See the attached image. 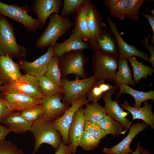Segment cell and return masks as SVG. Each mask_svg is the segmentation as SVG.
Segmentation results:
<instances>
[{"label": "cell", "mask_w": 154, "mask_h": 154, "mask_svg": "<svg viewBox=\"0 0 154 154\" xmlns=\"http://www.w3.org/2000/svg\"><path fill=\"white\" fill-rule=\"evenodd\" d=\"M49 17V23L36 41V45L37 48L53 46L57 40L66 34L73 25L68 17L58 13H53Z\"/></svg>", "instance_id": "obj_1"}, {"label": "cell", "mask_w": 154, "mask_h": 154, "mask_svg": "<svg viewBox=\"0 0 154 154\" xmlns=\"http://www.w3.org/2000/svg\"><path fill=\"white\" fill-rule=\"evenodd\" d=\"M29 131L34 137L32 154H35L43 143L50 145L56 151L62 142L61 135L54 127L51 121L46 120L42 117L33 123Z\"/></svg>", "instance_id": "obj_2"}, {"label": "cell", "mask_w": 154, "mask_h": 154, "mask_svg": "<svg viewBox=\"0 0 154 154\" xmlns=\"http://www.w3.org/2000/svg\"><path fill=\"white\" fill-rule=\"evenodd\" d=\"M27 52L26 48L17 43L12 25L1 15L0 19V55H7L11 58H21L24 56Z\"/></svg>", "instance_id": "obj_3"}, {"label": "cell", "mask_w": 154, "mask_h": 154, "mask_svg": "<svg viewBox=\"0 0 154 154\" xmlns=\"http://www.w3.org/2000/svg\"><path fill=\"white\" fill-rule=\"evenodd\" d=\"M3 93H17L40 99L44 96L39 87L38 79L29 74L22 75L19 78L6 85L0 86Z\"/></svg>", "instance_id": "obj_4"}, {"label": "cell", "mask_w": 154, "mask_h": 154, "mask_svg": "<svg viewBox=\"0 0 154 154\" xmlns=\"http://www.w3.org/2000/svg\"><path fill=\"white\" fill-rule=\"evenodd\" d=\"M118 58L94 51L92 63L94 76L96 80L115 82L118 68Z\"/></svg>", "instance_id": "obj_5"}, {"label": "cell", "mask_w": 154, "mask_h": 154, "mask_svg": "<svg viewBox=\"0 0 154 154\" xmlns=\"http://www.w3.org/2000/svg\"><path fill=\"white\" fill-rule=\"evenodd\" d=\"M96 80L94 76L82 79L76 76L73 80L62 79V88L64 91V102L69 105L84 98Z\"/></svg>", "instance_id": "obj_6"}, {"label": "cell", "mask_w": 154, "mask_h": 154, "mask_svg": "<svg viewBox=\"0 0 154 154\" xmlns=\"http://www.w3.org/2000/svg\"><path fill=\"white\" fill-rule=\"evenodd\" d=\"M30 9L27 6L9 5L0 1V15L8 17L22 24L29 32H35L42 27L37 19L28 13Z\"/></svg>", "instance_id": "obj_7"}, {"label": "cell", "mask_w": 154, "mask_h": 154, "mask_svg": "<svg viewBox=\"0 0 154 154\" xmlns=\"http://www.w3.org/2000/svg\"><path fill=\"white\" fill-rule=\"evenodd\" d=\"M82 51H72L59 58L58 65L62 76L73 74L83 79L86 78L84 68L87 60Z\"/></svg>", "instance_id": "obj_8"}, {"label": "cell", "mask_w": 154, "mask_h": 154, "mask_svg": "<svg viewBox=\"0 0 154 154\" xmlns=\"http://www.w3.org/2000/svg\"><path fill=\"white\" fill-rule=\"evenodd\" d=\"M87 94L83 98L73 102L71 106L60 117L51 121L55 129L60 133L62 142L67 145L70 143L68 137V131L76 111L81 106L89 103Z\"/></svg>", "instance_id": "obj_9"}, {"label": "cell", "mask_w": 154, "mask_h": 154, "mask_svg": "<svg viewBox=\"0 0 154 154\" xmlns=\"http://www.w3.org/2000/svg\"><path fill=\"white\" fill-rule=\"evenodd\" d=\"M118 88L117 86L114 89L106 92L103 94L102 98L105 104L104 108L107 115L119 123L125 129L124 131L126 132L131 126V122L126 118L129 113L125 112L120 107L118 99L113 100L112 99L113 94Z\"/></svg>", "instance_id": "obj_10"}, {"label": "cell", "mask_w": 154, "mask_h": 154, "mask_svg": "<svg viewBox=\"0 0 154 154\" xmlns=\"http://www.w3.org/2000/svg\"><path fill=\"white\" fill-rule=\"evenodd\" d=\"M83 8L88 23L90 36L88 41L90 44L93 43L102 34L106 27L102 16L91 1L87 0Z\"/></svg>", "instance_id": "obj_11"}, {"label": "cell", "mask_w": 154, "mask_h": 154, "mask_svg": "<svg viewBox=\"0 0 154 154\" xmlns=\"http://www.w3.org/2000/svg\"><path fill=\"white\" fill-rule=\"evenodd\" d=\"M62 94L53 96L44 95L40 99V105L43 111L42 117L51 121L60 117L69 108L68 104L62 102L60 100Z\"/></svg>", "instance_id": "obj_12"}, {"label": "cell", "mask_w": 154, "mask_h": 154, "mask_svg": "<svg viewBox=\"0 0 154 154\" xmlns=\"http://www.w3.org/2000/svg\"><path fill=\"white\" fill-rule=\"evenodd\" d=\"M54 56L53 47L51 46L45 53L33 62H30L23 59L17 64L26 74L33 76L38 79L44 75L48 63Z\"/></svg>", "instance_id": "obj_13"}, {"label": "cell", "mask_w": 154, "mask_h": 154, "mask_svg": "<svg viewBox=\"0 0 154 154\" xmlns=\"http://www.w3.org/2000/svg\"><path fill=\"white\" fill-rule=\"evenodd\" d=\"M90 45L94 52L114 57H119V51L116 38L110 30L106 27L102 34Z\"/></svg>", "instance_id": "obj_14"}, {"label": "cell", "mask_w": 154, "mask_h": 154, "mask_svg": "<svg viewBox=\"0 0 154 154\" xmlns=\"http://www.w3.org/2000/svg\"><path fill=\"white\" fill-rule=\"evenodd\" d=\"M149 127V125L144 122L133 123L128 133L122 140L112 147H104L102 150V152L105 154L132 153L134 151L130 147L132 140L140 132Z\"/></svg>", "instance_id": "obj_15"}, {"label": "cell", "mask_w": 154, "mask_h": 154, "mask_svg": "<svg viewBox=\"0 0 154 154\" xmlns=\"http://www.w3.org/2000/svg\"><path fill=\"white\" fill-rule=\"evenodd\" d=\"M62 2L61 0H34L31 9L37 15V19L41 27H44L51 15L58 13Z\"/></svg>", "instance_id": "obj_16"}, {"label": "cell", "mask_w": 154, "mask_h": 154, "mask_svg": "<svg viewBox=\"0 0 154 154\" xmlns=\"http://www.w3.org/2000/svg\"><path fill=\"white\" fill-rule=\"evenodd\" d=\"M0 98L11 112L20 111L40 103V99L20 94L1 93Z\"/></svg>", "instance_id": "obj_17"}, {"label": "cell", "mask_w": 154, "mask_h": 154, "mask_svg": "<svg viewBox=\"0 0 154 154\" xmlns=\"http://www.w3.org/2000/svg\"><path fill=\"white\" fill-rule=\"evenodd\" d=\"M106 20L108 23L110 30L115 36L119 49V57L127 59L132 56H137L144 60L148 61L150 57L143 52L138 49L135 46L126 43L119 35L116 25L107 16Z\"/></svg>", "instance_id": "obj_18"}, {"label": "cell", "mask_w": 154, "mask_h": 154, "mask_svg": "<svg viewBox=\"0 0 154 154\" xmlns=\"http://www.w3.org/2000/svg\"><path fill=\"white\" fill-rule=\"evenodd\" d=\"M85 119L83 106L75 112L68 131L72 154H76L80 139L85 130Z\"/></svg>", "instance_id": "obj_19"}, {"label": "cell", "mask_w": 154, "mask_h": 154, "mask_svg": "<svg viewBox=\"0 0 154 154\" xmlns=\"http://www.w3.org/2000/svg\"><path fill=\"white\" fill-rule=\"evenodd\" d=\"M18 64L8 55H0V80L2 85L8 84L22 76Z\"/></svg>", "instance_id": "obj_20"}, {"label": "cell", "mask_w": 154, "mask_h": 154, "mask_svg": "<svg viewBox=\"0 0 154 154\" xmlns=\"http://www.w3.org/2000/svg\"><path fill=\"white\" fill-rule=\"evenodd\" d=\"M90 45L82 40L72 31L71 35L61 43H56L53 48L54 55L59 58L66 53L72 51L83 50L88 49Z\"/></svg>", "instance_id": "obj_21"}, {"label": "cell", "mask_w": 154, "mask_h": 154, "mask_svg": "<svg viewBox=\"0 0 154 154\" xmlns=\"http://www.w3.org/2000/svg\"><path fill=\"white\" fill-rule=\"evenodd\" d=\"M143 107L136 108L129 105L127 101H124L120 104V107L131 114L133 120L140 119L150 125L153 129L154 128V114L152 111V105L146 101L144 102Z\"/></svg>", "instance_id": "obj_22"}, {"label": "cell", "mask_w": 154, "mask_h": 154, "mask_svg": "<svg viewBox=\"0 0 154 154\" xmlns=\"http://www.w3.org/2000/svg\"><path fill=\"white\" fill-rule=\"evenodd\" d=\"M6 125L11 132L18 134L26 133L33 123L27 121L20 115L19 112H12L4 118L1 121Z\"/></svg>", "instance_id": "obj_23"}, {"label": "cell", "mask_w": 154, "mask_h": 154, "mask_svg": "<svg viewBox=\"0 0 154 154\" xmlns=\"http://www.w3.org/2000/svg\"><path fill=\"white\" fill-rule=\"evenodd\" d=\"M119 88L120 90L116 95L118 99L123 94H130L134 99L135 103L134 107H141L142 103L149 100H154V91L151 90L148 92H145L134 90L126 84H115Z\"/></svg>", "instance_id": "obj_24"}, {"label": "cell", "mask_w": 154, "mask_h": 154, "mask_svg": "<svg viewBox=\"0 0 154 154\" xmlns=\"http://www.w3.org/2000/svg\"><path fill=\"white\" fill-rule=\"evenodd\" d=\"M83 7L76 12L75 27L72 31L82 40L87 41L90 38V33L87 18Z\"/></svg>", "instance_id": "obj_25"}, {"label": "cell", "mask_w": 154, "mask_h": 154, "mask_svg": "<svg viewBox=\"0 0 154 154\" xmlns=\"http://www.w3.org/2000/svg\"><path fill=\"white\" fill-rule=\"evenodd\" d=\"M127 59L119 57L118 68L115 82V84L135 86V83L133 80L131 70L129 67Z\"/></svg>", "instance_id": "obj_26"}, {"label": "cell", "mask_w": 154, "mask_h": 154, "mask_svg": "<svg viewBox=\"0 0 154 154\" xmlns=\"http://www.w3.org/2000/svg\"><path fill=\"white\" fill-rule=\"evenodd\" d=\"M84 109V113L86 121L97 123L106 115L104 107L98 102L88 103Z\"/></svg>", "instance_id": "obj_27"}, {"label": "cell", "mask_w": 154, "mask_h": 154, "mask_svg": "<svg viewBox=\"0 0 154 154\" xmlns=\"http://www.w3.org/2000/svg\"><path fill=\"white\" fill-rule=\"evenodd\" d=\"M127 59L132 66L133 78L135 84H137L143 78L146 79L148 75H153L154 72L153 68L145 65L138 61L134 56L130 57Z\"/></svg>", "instance_id": "obj_28"}, {"label": "cell", "mask_w": 154, "mask_h": 154, "mask_svg": "<svg viewBox=\"0 0 154 154\" xmlns=\"http://www.w3.org/2000/svg\"><path fill=\"white\" fill-rule=\"evenodd\" d=\"M97 123L106 135L111 134L115 137L121 134H124L125 133L124 130H123L122 125L107 115Z\"/></svg>", "instance_id": "obj_29"}, {"label": "cell", "mask_w": 154, "mask_h": 154, "mask_svg": "<svg viewBox=\"0 0 154 154\" xmlns=\"http://www.w3.org/2000/svg\"><path fill=\"white\" fill-rule=\"evenodd\" d=\"M117 86L107 84L104 80H97L87 93L88 100L92 102H96L102 98L103 94L114 89Z\"/></svg>", "instance_id": "obj_30"}, {"label": "cell", "mask_w": 154, "mask_h": 154, "mask_svg": "<svg viewBox=\"0 0 154 154\" xmlns=\"http://www.w3.org/2000/svg\"><path fill=\"white\" fill-rule=\"evenodd\" d=\"M59 58L55 55L52 58L48 63L44 75L59 87L63 88L61 75L58 65Z\"/></svg>", "instance_id": "obj_31"}, {"label": "cell", "mask_w": 154, "mask_h": 154, "mask_svg": "<svg viewBox=\"0 0 154 154\" xmlns=\"http://www.w3.org/2000/svg\"><path fill=\"white\" fill-rule=\"evenodd\" d=\"M40 89L44 96H53L64 94V90L60 88L44 75L38 79Z\"/></svg>", "instance_id": "obj_32"}, {"label": "cell", "mask_w": 154, "mask_h": 154, "mask_svg": "<svg viewBox=\"0 0 154 154\" xmlns=\"http://www.w3.org/2000/svg\"><path fill=\"white\" fill-rule=\"evenodd\" d=\"M20 116L28 122L33 123L42 117L43 111L40 104H38L19 111Z\"/></svg>", "instance_id": "obj_33"}, {"label": "cell", "mask_w": 154, "mask_h": 154, "mask_svg": "<svg viewBox=\"0 0 154 154\" xmlns=\"http://www.w3.org/2000/svg\"><path fill=\"white\" fill-rule=\"evenodd\" d=\"M100 142V140L98 138L84 130L79 140L78 146L85 150H92L98 146Z\"/></svg>", "instance_id": "obj_34"}, {"label": "cell", "mask_w": 154, "mask_h": 154, "mask_svg": "<svg viewBox=\"0 0 154 154\" xmlns=\"http://www.w3.org/2000/svg\"><path fill=\"white\" fill-rule=\"evenodd\" d=\"M87 0H64L61 15L68 17L74 12L83 7Z\"/></svg>", "instance_id": "obj_35"}, {"label": "cell", "mask_w": 154, "mask_h": 154, "mask_svg": "<svg viewBox=\"0 0 154 154\" xmlns=\"http://www.w3.org/2000/svg\"><path fill=\"white\" fill-rule=\"evenodd\" d=\"M145 0H129L126 12V18L135 21L139 19V11Z\"/></svg>", "instance_id": "obj_36"}, {"label": "cell", "mask_w": 154, "mask_h": 154, "mask_svg": "<svg viewBox=\"0 0 154 154\" xmlns=\"http://www.w3.org/2000/svg\"><path fill=\"white\" fill-rule=\"evenodd\" d=\"M129 0H120L110 10L113 16L123 21L126 18V12Z\"/></svg>", "instance_id": "obj_37"}, {"label": "cell", "mask_w": 154, "mask_h": 154, "mask_svg": "<svg viewBox=\"0 0 154 154\" xmlns=\"http://www.w3.org/2000/svg\"><path fill=\"white\" fill-rule=\"evenodd\" d=\"M0 154H24L23 151L5 139L0 140Z\"/></svg>", "instance_id": "obj_38"}, {"label": "cell", "mask_w": 154, "mask_h": 154, "mask_svg": "<svg viewBox=\"0 0 154 154\" xmlns=\"http://www.w3.org/2000/svg\"><path fill=\"white\" fill-rule=\"evenodd\" d=\"M85 130L90 133L100 140L107 135L103 130L97 123H92L86 120Z\"/></svg>", "instance_id": "obj_39"}, {"label": "cell", "mask_w": 154, "mask_h": 154, "mask_svg": "<svg viewBox=\"0 0 154 154\" xmlns=\"http://www.w3.org/2000/svg\"><path fill=\"white\" fill-rule=\"evenodd\" d=\"M142 44H144L146 48L148 49L149 51L150 54V57L148 62L151 64V67H154V47L153 45H150L148 43V40L147 37L145 38V40L141 42Z\"/></svg>", "instance_id": "obj_40"}, {"label": "cell", "mask_w": 154, "mask_h": 154, "mask_svg": "<svg viewBox=\"0 0 154 154\" xmlns=\"http://www.w3.org/2000/svg\"><path fill=\"white\" fill-rule=\"evenodd\" d=\"M11 112L4 101L0 98V122Z\"/></svg>", "instance_id": "obj_41"}, {"label": "cell", "mask_w": 154, "mask_h": 154, "mask_svg": "<svg viewBox=\"0 0 154 154\" xmlns=\"http://www.w3.org/2000/svg\"><path fill=\"white\" fill-rule=\"evenodd\" d=\"M54 154H72L70 145L62 141Z\"/></svg>", "instance_id": "obj_42"}, {"label": "cell", "mask_w": 154, "mask_h": 154, "mask_svg": "<svg viewBox=\"0 0 154 154\" xmlns=\"http://www.w3.org/2000/svg\"><path fill=\"white\" fill-rule=\"evenodd\" d=\"M142 14L147 19L152 28L153 35L151 40V45H153L154 44V17L150 14L143 13H142Z\"/></svg>", "instance_id": "obj_43"}, {"label": "cell", "mask_w": 154, "mask_h": 154, "mask_svg": "<svg viewBox=\"0 0 154 154\" xmlns=\"http://www.w3.org/2000/svg\"><path fill=\"white\" fill-rule=\"evenodd\" d=\"M11 131L7 126L0 125V140L5 139L6 135Z\"/></svg>", "instance_id": "obj_44"}, {"label": "cell", "mask_w": 154, "mask_h": 154, "mask_svg": "<svg viewBox=\"0 0 154 154\" xmlns=\"http://www.w3.org/2000/svg\"><path fill=\"white\" fill-rule=\"evenodd\" d=\"M119 1V0H106L105 1L104 3L110 11Z\"/></svg>", "instance_id": "obj_45"}, {"label": "cell", "mask_w": 154, "mask_h": 154, "mask_svg": "<svg viewBox=\"0 0 154 154\" xmlns=\"http://www.w3.org/2000/svg\"><path fill=\"white\" fill-rule=\"evenodd\" d=\"M139 142L138 143L136 149L132 154H141V151Z\"/></svg>", "instance_id": "obj_46"}, {"label": "cell", "mask_w": 154, "mask_h": 154, "mask_svg": "<svg viewBox=\"0 0 154 154\" xmlns=\"http://www.w3.org/2000/svg\"><path fill=\"white\" fill-rule=\"evenodd\" d=\"M141 154H153L151 153L148 150H147L142 146H141Z\"/></svg>", "instance_id": "obj_47"}, {"label": "cell", "mask_w": 154, "mask_h": 154, "mask_svg": "<svg viewBox=\"0 0 154 154\" xmlns=\"http://www.w3.org/2000/svg\"><path fill=\"white\" fill-rule=\"evenodd\" d=\"M149 12L152 14L151 15L153 16H154V10L153 9L150 11Z\"/></svg>", "instance_id": "obj_48"}, {"label": "cell", "mask_w": 154, "mask_h": 154, "mask_svg": "<svg viewBox=\"0 0 154 154\" xmlns=\"http://www.w3.org/2000/svg\"><path fill=\"white\" fill-rule=\"evenodd\" d=\"M2 85V84L1 83V80H0V86H1Z\"/></svg>", "instance_id": "obj_49"}, {"label": "cell", "mask_w": 154, "mask_h": 154, "mask_svg": "<svg viewBox=\"0 0 154 154\" xmlns=\"http://www.w3.org/2000/svg\"><path fill=\"white\" fill-rule=\"evenodd\" d=\"M1 15H0V19H1Z\"/></svg>", "instance_id": "obj_50"}, {"label": "cell", "mask_w": 154, "mask_h": 154, "mask_svg": "<svg viewBox=\"0 0 154 154\" xmlns=\"http://www.w3.org/2000/svg\"><path fill=\"white\" fill-rule=\"evenodd\" d=\"M1 122H0V125H1Z\"/></svg>", "instance_id": "obj_51"}, {"label": "cell", "mask_w": 154, "mask_h": 154, "mask_svg": "<svg viewBox=\"0 0 154 154\" xmlns=\"http://www.w3.org/2000/svg\"><path fill=\"white\" fill-rule=\"evenodd\" d=\"M0 94H1V93H0Z\"/></svg>", "instance_id": "obj_52"}, {"label": "cell", "mask_w": 154, "mask_h": 154, "mask_svg": "<svg viewBox=\"0 0 154 154\" xmlns=\"http://www.w3.org/2000/svg\"></svg>", "instance_id": "obj_53"}]
</instances>
